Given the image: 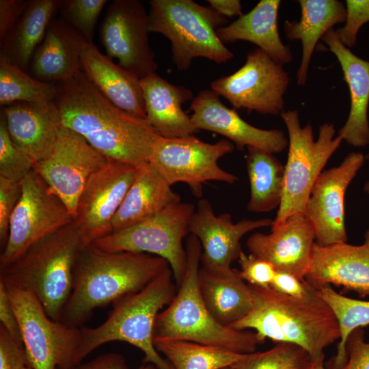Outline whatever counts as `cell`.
I'll return each mask as SVG.
<instances>
[{
	"label": "cell",
	"instance_id": "1",
	"mask_svg": "<svg viewBox=\"0 0 369 369\" xmlns=\"http://www.w3.org/2000/svg\"><path fill=\"white\" fill-rule=\"evenodd\" d=\"M54 84L62 126L82 136L109 160L136 167L149 162L161 136L146 120L116 107L81 71Z\"/></svg>",
	"mask_w": 369,
	"mask_h": 369
},
{
	"label": "cell",
	"instance_id": "28",
	"mask_svg": "<svg viewBox=\"0 0 369 369\" xmlns=\"http://www.w3.org/2000/svg\"><path fill=\"white\" fill-rule=\"evenodd\" d=\"M279 0H261L249 12L228 25L219 27L217 33L225 43L244 40L254 43L272 59L284 65L292 60L288 45L280 39L277 28Z\"/></svg>",
	"mask_w": 369,
	"mask_h": 369
},
{
	"label": "cell",
	"instance_id": "51",
	"mask_svg": "<svg viewBox=\"0 0 369 369\" xmlns=\"http://www.w3.org/2000/svg\"><path fill=\"white\" fill-rule=\"evenodd\" d=\"M365 159L369 160V153L365 156ZM364 191L369 195V181L365 183Z\"/></svg>",
	"mask_w": 369,
	"mask_h": 369
},
{
	"label": "cell",
	"instance_id": "17",
	"mask_svg": "<svg viewBox=\"0 0 369 369\" xmlns=\"http://www.w3.org/2000/svg\"><path fill=\"white\" fill-rule=\"evenodd\" d=\"M364 161L361 152H351L339 166L322 172L314 182L305 215L313 227L317 244L328 246L346 242L345 193Z\"/></svg>",
	"mask_w": 369,
	"mask_h": 369
},
{
	"label": "cell",
	"instance_id": "29",
	"mask_svg": "<svg viewBox=\"0 0 369 369\" xmlns=\"http://www.w3.org/2000/svg\"><path fill=\"white\" fill-rule=\"evenodd\" d=\"M180 195L148 162L137 167V174L114 216L112 232L139 222L180 202Z\"/></svg>",
	"mask_w": 369,
	"mask_h": 369
},
{
	"label": "cell",
	"instance_id": "44",
	"mask_svg": "<svg viewBox=\"0 0 369 369\" xmlns=\"http://www.w3.org/2000/svg\"><path fill=\"white\" fill-rule=\"evenodd\" d=\"M270 286L275 291L295 298H303L315 288L305 279L301 280L286 272L276 271Z\"/></svg>",
	"mask_w": 369,
	"mask_h": 369
},
{
	"label": "cell",
	"instance_id": "22",
	"mask_svg": "<svg viewBox=\"0 0 369 369\" xmlns=\"http://www.w3.org/2000/svg\"><path fill=\"white\" fill-rule=\"evenodd\" d=\"M14 144L35 163L46 157L62 126L54 102H19L1 107Z\"/></svg>",
	"mask_w": 369,
	"mask_h": 369
},
{
	"label": "cell",
	"instance_id": "18",
	"mask_svg": "<svg viewBox=\"0 0 369 369\" xmlns=\"http://www.w3.org/2000/svg\"><path fill=\"white\" fill-rule=\"evenodd\" d=\"M273 220L243 219L233 223L229 213L215 215L207 199H200L189 225V232L195 236L202 246V266L209 271L231 268L241 251V239L258 228L272 226Z\"/></svg>",
	"mask_w": 369,
	"mask_h": 369
},
{
	"label": "cell",
	"instance_id": "7",
	"mask_svg": "<svg viewBox=\"0 0 369 369\" xmlns=\"http://www.w3.org/2000/svg\"><path fill=\"white\" fill-rule=\"evenodd\" d=\"M149 4V31L169 40L178 70H187L197 57L217 64L234 57L217 33L226 24V18L210 7L192 0H152Z\"/></svg>",
	"mask_w": 369,
	"mask_h": 369
},
{
	"label": "cell",
	"instance_id": "13",
	"mask_svg": "<svg viewBox=\"0 0 369 369\" xmlns=\"http://www.w3.org/2000/svg\"><path fill=\"white\" fill-rule=\"evenodd\" d=\"M289 82L283 65L256 48L247 53L238 70L213 81L210 89L236 109L275 115L284 111Z\"/></svg>",
	"mask_w": 369,
	"mask_h": 369
},
{
	"label": "cell",
	"instance_id": "41",
	"mask_svg": "<svg viewBox=\"0 0 369 369\" xmlns=\"http://www.w3.org/2000/svg\"><path fill=\"white\" fill-rule=\"evenodd\" d=\"M237 260L241 266L240 275L248 284L270 286L276 273L271 263L251 254L247 255L243 251Z\"/></svg>",
	"mask_w": 369,
	"mask_h": 369
},
{
	"label": "cell",
	"instance_id": "50",
	"mask_svg": "<svg viewBox=\"0 0 369 369\" xmlns=\"http://www.w3.org/2000/svg\"><path fill=\"white\" fill-rule=\"evenodd\" d=\"M137 369H158L154 365L152 364H144L138 367Z\"/></svg>",
	"mask_w": 369,
	"mask_h": 369
},
{
	"label": "cell",
	"instance_id": "12",
	"mask_svg": "<svg viewBox=\"0 0 369 369\" xmlns=\"http://www.w3.org/2000/svg\"><path fill=\"white\" fill-rule=\"evenodd\" d=\"M73 221L65 204L33 169L22 180L21 196L11 217L0 267L14 262L42 237Z\"/></svg>",
	"mask_w": 369,
	"mask_h": 369
},
{
	"label": "cell",
	"instance_id": "36",
	"mask_svg": "<svg viewBox=\"0 0 369 369\" xmlns=\"http://www.w3.org/2000/svg\"><path fill=\"white\" fill-rule=\"evenodd\" d=\"M310 362V355L299 346L277 342L267 351L245 353L233 366L236 369H306Z\"/></svg>",
	"mask_w": 369,
	"mask_h": 369
},
{
	"label": "cell",
	"instance_id": "37",
	"mask_svg": "<svg viewBox=\"0 0 369 369\" xmlns=\"http://www.w3.org/2000/svg\"><path fill=\"white\" fill-rule=\"evenodd\" d=\"M107 0H61L62 18L80 33L87 42H92L98 18Z\"/></svg>",
	"mask_w": 369,
	"mask_h": 369
},
{
	"label": "cell",
	"instance_id": "8",
	"mask_svg": "<svg viewBox=\"0 0 369 369\" xmlns=\"http://www.w3.org/2000/svg\"><path fill=\"white\" fill-rule=\"evenodd\" d=\"M280 116L288 131L289 148L282 201L271 227L291 215L305 214L314 182L343 140L340 135L334 137L336 129L332 123L320 126L315 141L312 125L308 123L301 126L297 110L284 111Z\"/></svg>",
	"mask_w": 369,
	"mask_h": 369
},
{
	"label": "cell",
	"instance_id": "5",
	"mask_svg": "<svg viewBox=\"0 0 369 369\" xmlns=\"http://www.w3.org/2000/svg\"><path fill=\"white\" fill-rule=\"evenodd\" d=\"M186 251L184 275L172 301L156 316L154 339L189 341L238 353L255 352L261 344L256 332L221 325L206 307L198 286L202 246L193 234L187 238Z\"/></svg>",
	"mask_w": 369,
	"mask_h": 369
},
{
	"label": "cell",
	"instance_id": "38",
	"mask_svg": "<svg viewBox=\"0 0 369 369\" xmlns=\"http://www.w3.org/2000/svg\"><path fill=\"white\" fill-rule=\"evenodd\" d=\"M34 162L12 141L5 118H0V176L20 182L33 169Z\"/></svg>",
	"mask_w": 369,
	"mask_h": 369
},
{
	"label": "cell",
	"instance_id": "19",
	"mask_svg": "<svg viewBox=\"0 0 369 369\" xmlns=\"http://www.w3.org/2000/svg\"><path fill=\"white\" fill-rule=\"evenodd\" d=\"M315 234L305 214L290 216L271 227L270 234L256 232L247 241L250 254L271 263L276 271L305 279L312 265Z\"/></svg>",
	"mask_w": 369,
	"mask_h": 369
},
{
	"label": "cell",
	"instance_id": "14",
	"mask_svg": "<svg viewBox=\"0 0 369 369\" xmlns=\"http://www.w3.org/2000/svg\"><path fill=\"white\" fill-rule=\"evenodd\" d=\"M148 13L138 0H114L100 27L107 55L139 79L156 73L155 55L148 39Z\"/></svg>",
	"mask_w": 369,
	"mask_h": 369
},
{
	"label": "cell",
	"instance_id": "52",
	"mask_svg": "<svg viewBox=\"0 0 369 369\" xmlns=\"http://www.w3.org/2000/svg\"><path fill=\"white\" fill-rule=\"evenodd\" d=\"M222 369H236V368L234 366L226 367Z\"/></svg>",
	"mask_w": 369,
	"mask_h": 369
},
{
	"label": "cell",
	"instance_id": "49",
	"mask_svg": "<svg viewBox=\"0 0 369 369\" xmlns=\"http://www.w3.org/2000/svg\"><path fill=\"white\" fill-rule=\"evenodd\" d=\"M306 369H325L324 366V358L312 361Z\"/></svg>",
	"mask_w": 369,
	"mask_h": 369
},
{
	"label": "cell",
	"instance_id": "43",
	"mask_svg": "<svg viewBox=\"0 0 369 369\" xmlns=\"http://www.w3.org/2000/svg\"><path fill=\"white\" fill-rule=\"evenodd\" d=\"M346 361L339 369H369V342L365 341L364 331L357 328L346 341Z\"/></svg>",
	"mask_w": 369,
	"mask_h": 369
},
{
	"label": "cell",
	"instance_id": "20",
	"mask_svg": "<svg viewBox=\"0 0 369 369\" xmlns=\"http://www.w3.org/2000/svg\"><path fill=\"white\" fill-rule=\"evenodd\" d=\"M220 96L211 89L203 90L193 98L191 119L198 130L212 131L233 141L236 148L254 147L275 154L288 146V139L280 130L255 127L243 120L235 109L224 105Z\"/></svg>",
	"mask_w": 369,
	"mask_h": 369
},
{
	"label": "cell",
	"instance_id": "26",
	"mask_svg": "<svg viewBox=\"0 0 369 369\" xmlns=\"http://www.w3.org/2000/svg\"><path fill=\"white\" fill-rule=\"evenodd\" d=\"M87 42L62 18H53L32 58L36 79L54 83L76 75L81 71V54Z\"/></svg>",
	"mask_w": 369,
	"mask_h": 369
},
{
	"label": "cell",
	"instance_id": "24",
	"mask_svg": "<svg viewBox=\"0 0 369 369\" xmlns=\"http://www.w3.org/2000/svg\"><path fill=\"white\" fill-rule=\"evenodd\" d=\"M80 69L111 102L129 114L146 120L140 79L87 42L80 58Z\"/></svg>",
	"mask_w": 369,
	"mask_h": 369
},
{
	"label": "cell",
	"instance_id": "9",
	"mask_svg": "<svg viewBox=\"0 0 369 369\" xmlns=\"http://www.w3.org/2000/svg\"><path fill=\"white\" fill-rule=\"evenodd\" d=\"M195 211L192 204H173L156 214L92 243V247L109 253H146L165 259L178 287L185 273L187 256L182 240Z\"/></svg>",
	"mask_w": 369,
	"mask_h": 369
},
{
	"label": "cell",
	"instance_id": "42",
	"mask_svg": "<svg viewBox=\"0 0 369 369\" xmlns=\"http://www.w3.org/2000/svg\"><path fill=\"white\" fill-rule=\"evenodd\" d=\"M25 366H28V359L24 345L0 325V369H23Z\"/></svg>",
	"mask_w": 369,
	"mask_h": 369
},
{
	"label": "cell",
	"instance_id": "21",
	"mask_svg": "<svg viewBox=\"0 0 369 369\" xmlns=\"http://www.w3.org/2000/svg\"><path fill=\"white\" fill-rule=\"evenodd\" d=\"M315 288L342 286L361 297L369 296V229L359 245L314 243L311 268L305 279Z\"/></svg>",
	"mask_w": 369,
	"mask_h": 369
},
{
	"label": "cell",
	"instance_id": "46",
	"mask_svg": "<svg viewBox=\"0 0 369 369\" xmlns=\"http://www.w3.org/2000/svg\"><path fill=\"white\" fill-rule=\"evenodd\" d=\"M0 321L8 333L18 343L23 344L20 326L16 314L11 303L7 288L0 282Z\"/></svg>",
	"mask_w": 369,
	"mask_h": 369
},
{
	"label": "cell",
	"instance_id": "40",
	"mask_svg": "<svg viewBox=\"0 0 369 369\" xmlns=\"http://www.w3.org/2000/svg\"><path fill=\"white\" fill-rule=\"evenodd\" d=\"M345 25L336 30L341 42L348 48L354 46L361 27L369 21V0H346Z\"/></svg>",
	"mask_w": 369,
	"mask_h": 369
},
{
	"label": "cell",
	"instance_id": "34",
	"mask_svg": "<svg viewBox=\"0 0 369 369\" xmlns=\"http://www.w3.org/2000/svg\"><path fill=\"white\" fill-rule=\"evenodd\" d=\"M54 83L31 77L8 57L0 55V105L54 101Z\"/></svg>",
	"mask_w": 369,
	"mask_h": 369
},
{
	"label": "cell",
	"instance_id": "35",
	"mask_svg": "<svg viewBox=\"0 0 369 369\" xmlns=\"http://www.w3.org/2000/svg\"><path fill=\"white\" fill-rule=\"evenodd\" d=\"M320 297L329 305L338 321L340 338L337 353L330 361V369H339L346 361V341L352 331L369 325V301L346 297L331 285L316 288Z\"/></svg>",
	"mask_w": 369,
	"mask_h": 369
},
{
	"label": "cell",
	"instance_id": "53",
	"mask_svg": "<svg viewBox=\"0 0 369 369\" xmlns=\"http://www.w3.org/2000/svg\"><path fill=\"white\" fill-rule=\"evenodd\" d=\"M23 369H32V368L29 366H25Z\"/></svg>",
	"mask_w": 369,
	"mask_h": 369
},
{
	"label": "cell",
	"instance_id": "23",
	"mask_svg": "<svg viewBox=\"0 0 369 369\" xmlns=\"http://www.w3.org/2000/svg\"><path fill=\"white\" fill-rule=\"evenodd\" d=\"M338 60L350 92V111L338 135L355 147L369 144V62L355 55L333 28L321 38Z\"/></svg>",
	"mask_w": 369,
	"mask_h": 369
},
{
	"label": "cell",
	"instance_id": "4",
	"mask_svg": "<svg viewBox=\"0 0 369 369\" xmlns=\"http://www.w3.org/2000/svg\"><path fill=\"white\" fill-rule=\"evenodd\" d=\"M86 246L73 221L42 237L10 264L0 282L32 292L53 320L60 321L70 296L77 259Z\"/></svg>",
	"mask_w": 369,
	"mask_h": 369
},
{
	"label": "cell",
	"instance_id": "48",
	"mask_svg": "<svg viewBox=\"0 0 369 369\" xmlns=\"http://www.w3.org/2000/svg\"><path fill=\"white\" fill-rule=\"evenodd\" d=\"M216 12L223 17L242 16V5L239 0H208L206 1Z\"/></svg>",
	"mask_w": 369,
	"mask_h": 369
},
{
	"label": "cell",
	"instance_id": "15",
	"mask_svg": "<svg viewBox=\"0 0 369 369\" xmlns=\"http://www.w3.org/2000/svg\"><path fill=\"white\" fill-rule=\"evenodd\" d=\"M82 136L61 126L54 146L33 169L75 216L80 194L90 178L109 161Z\"/></svg>",
	"mask_w": 369,
	"mask_h": 369
},
{
	"label": "cell",
	"instance_id": "39",
	"mask_svg": "<svg viewBox=\"0 0 369 369\" xmlns=\"http://www.w3.org/2000/svg\"><path fill=\"white\" fill-rule=\"evenodd\" d=\"M22 181L16 182L0 176V245H6L12 215L20 198Z\"/></svg>",
	"mask_w": 369,
	"mask_h": 369
},
{
	"label": "cell",
	"instance_id": "10",
	"mask_svg": "<svg viewBox=\"0 0 369 369\" xmlns=\"http://www.w3.org/2000/svg\"><path fill=\"white\" fill-rule=\"evenodd\" d=\"M5 287L20 326L28 366L73 369L81 340V327L51 319L32 292Z\"/></svg>",
	"mask_w": 369,
	"mask_h": 369
},
{
	"label": "cell",
	"instance_id": "6",
	"mask_svg": "<svg viewBox=\"0 0 369 369\" xmlns=\"http://www.w3.org/2000/svg\"><path fill=\"white\" fill-rule=\"evenodd\" d=\"M170 267L140 291L115 303L107 319L96 327H81V340L77 365L100 346L114 341L127 342L140 349L144 364L158 369H174L154 345V327L157 315L174 298L176 291Z\"/></svg>",
	"mask_w": 369,
	"mask_h": 369
},
{
	"label": "cell",
	"instance_id": "31",
	"mask_svg": "<svg viewBox=\"0 0 369 369\" xmlns=\"http://www.w3.org/2000/svg\"><path fill=\"white\" fill-rule=\"evenodd\" d=\"M61 0H31L18 23L0 43L1 55L10 58L26 70L33 54L42 42L46 29L59 11Z\"/></svg>",
	"mask_w": 369,
	"mask_h": 369
},
{
	"label": "cell",
	"instance_id": "47",
	"mask_svg": "<svg viewBox=\"0 0 369 369\" xmlns=\"http://www.w3.org/2000/svg\"><path fill=\"white\" fill-rule=\"evenodd\" d=\"M73 369H128L123 355L111 352L99 356L86 362H81Z\"/></svg>",
	"mask_w": 369,
	"mask_h": 369
},
{
	"label": "cell",
	"instance_id": "25",
	"mask_svg": "<svg viewBox=\"0 0 369 369\" xmlns=\"http://www.w3.org/2000/svg\"><path fill=\"white\" fill-rule=\"evenodd\" d=\"M145 102L146 120L163 137L178 138L200 131L182 109L193 99V92L183 85H176L156 73L140 79Z\"/></svg>",
	"mask_w": 369,
	"mask_h": 369
},
{
	"label": "cell",
	"instance_id": "11",
	"mask_svg": "<svg viewBox=\"0 0 369 369\" xmlns=\"http://www.w3.org/2000/svg\"><path fill=\"white\" fill-rule=\"evenodd\" d=\"M233 144L221 139L206 143L193 135L178 138L161 137L149 163L172 186L187 184L193 195L201 197L202 184L208 181L233 184L235 175L223 169L218 161L234 150Z\"/></svg>",
	"mask_w": 369,
	"mask_h": 369
},
{
	"label": "cell",
	"instance_id": "32",
	"mask_svg": "<svg viewBox=\"0 0 369 369\" xmlns=\"http://www.w3.org/2000/svg\"><path fill=\"white\" fill-rule=\"evenodd\" d=\"M247 149L246 166L250 187L248 210L266 213L279 208L284 165L272 153L254 147Z\"/></svg>",
	"mask_w": 369,
	"mask_h": 369
},
{
	"label": "cell",
	"instance_id": "45",
	"mask_svg": "<svg viewBox=\"0 0 369 369\" xmlns=\"http://www.w3.org/2000/svg\"><path fill=\"white\" fill-rule=\"evenodd\" d=\"M27 3L24 0H0V43L14 29Z\"/></svg>",
	"mask_w": 369,
	"mask_h": 369
},
{
	"label": "cell",
	"instance_id": "30",
	"mask_svg": "<svg viewBox=\"0 0 369 369\" xmlns=\"http://www.w3.org/2000/svg\"><path fill=\"white\" fill-rule=\"evenodd\" d=\"M299 21L286 20L284 29L290 41L300 40L302 57L297 73L298 85H305L310 59L318 41L337 23L346 21V10L338 0H300Z\"/></svg>",
	"mask_w": 369,
	"mask_h": 369
},
{
	"label": "cell",
	"instance_id": "33",
	"mask_svg": "<svg viewBox=\"0 0 369 369\" xmlns=\"http://www.w3.org/2000/svg\"><path fill=\"white\" fill-rule=\"evenodd\" d=\"M153 342L157 351L174 369H222L234 365L245 354L185 340L154 339Z\"/></svg>",
	"mask_w": 369,
	"mask_h": 369
},
{
	"label": "cell",
	"instance_id": "16",
	"mask_svg": "<svg viewBox=\"0 0 369 369\" xmlns=\"http://www.w3.org/2000/svg\"><path fill=\"white\" fill-rule=\"evenodd\" d=\"M136 174V167L109 160L90 177L79 197L74 217L86 245L112 232V220Z\"/></svg>",
	"mask_w": 369,
	"mask_h": 369
},
{
	"label": "cell",
	"instance_id": "3",
	"mask_svg": "<svg viewBox=\"0 0 369 369\" xmlns=\"http://www.w3.org/2000/svg\"><path fill=\"white\" fill-rule=\"evenodd\" d=\"M250 285V284H249ZM254 304L250 313L231 326L255 330L260 344L275 342L299 346L311 360L325 358L324 349L340 338L336 316L316 288L303 298L281 294L271 286L250 285Z\"/></svg>",
	"mask_w": 369,
	"mask_h": 369
},
{
	"label": "cell",
	"instance_id": "2",
	"mask_svg": "<svg viewBox=\"0 0 369 369\" xmlns=\"http://www.w3.org/2000/svg\"><path fill=\"white\" fill-rule=\"evenodd\" d=\"M169 267L165 259L154 255L109 253L86 245L76 262L60 321L80 327L96 309L140 291Z\"/></svg>",
	"mask_w": 369,
	"mask_h": 369
},
{
	"label": "cell",
	"instance_id": "27",
	"mask_svg": "<svg viewBox=\"0 0 369 369\" xmlns=\"http://www.w3.org/2000/svg\"><path fill=\"white\" fill-rule=\"evenodd\" d=\"M198 286L208 310L223 326L231 328L254 308L250 285L241 277L239 271L232 267L221 271L200 267Z\"/></svg>",
	"mask_w": 369,
	"mask_h": 369
}]
</instances>
